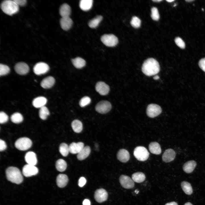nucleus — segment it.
Instances as JSON below:
<instances>
[{
  "label": "nucleus",
  "instance_id": "1",
  "mask_svg": "<svg viewBox=\"0 0 205 205\" xmlns=\"http://www.w3.org/2000/svg\"><path fill=\"white\" fill-rule=\"evenodd\" d=\"M142 71L147 76L155 75L160 71V66L158 62L154 58H149L145 60L142 67Z\"/></svg>",
  "mask_w": 205,
  "mask_h": 205
},
{
  "label": "nucleus",
  "instance_id": "2",
  "mask_svg": "<svg viewBox=\"0 0 205 205\" xmlns=\"http://www.w3.org/2000/svg\"><path fill=\"white\" fill-rule=\"evenodd\" d=\"M6 174L7 180L14 183L19 184L22 183L23 177L20 170L14 167H8L6 170Z\"/></svg>",
  "mask_w": 205,
  "mask_h": 205
},
{
  "label": "nucleus",
  "instance_id": "3",
  "mask_svg": "<svg viewBox=\"0 0 205 205\" xmlns=\"http://www.w3.org/2000/svg\"><path fill=\"white\" fill-rule=\"evenodd\" d=\"M1 8L3 12L7 15H12L17 13L19 11V6L13 0H5L1 4Z\"/></svg>",
  "mask_w": 205,
  "mask_h": 205
},
{
  "label": "nucleus",
  "instance_id": "4",
  "mask_svg": "<svg viewBox=\"0 0 205 205\" xmlns=\"http://www.w3.org/2000/svg\"><path fill=\"white\" fill-rule=\"evenodd\" d=\"M134 155L135 158L140 161L146 160L149 157V153L144 147L138 146L136 147L134 151Z\"/></svg>",
  "mask_w": 205,
  "mask_h": 205
},
{
  "label": "nucleus",
  "instance_id": "5",
  "mask_svg": "<svg viewBox=\"0 0 205 205\" xmlns=\"http://www.w3.org/2000/svg\"><path fill=\"white\" fill-rule=\"evenodd\" d=\"M32 144V141L27 137H22L18 139L15 144V147L21 151L28 149L31 147Z\"/></svg>",
  "mask_w": 205,
  "mask_h": 205
},
{
  "label": "nucleus",
  "instance_id": "6",
  "mask_svg": "<svg viewBox=\"0 0 205 205\" xmlns=\"http://www.w3.org/2000/svg\"><path fill=\"white\" fill-rule=\"evenodd\" d=\"M102 42L108 47L115 46L118 42V38L113 34H105L101 37Z\"/></svg>",
  "mask_w": 205,
  "mask_h": 205
},
{
  "label": "nucleus",
  "instance_id": "7",
  "mask_svg": "<svg viewBox=\"0 0 205 205\" xmlns=\"http://www.w3.org/2000/svg\"><path fill=\"white\" fill-rule=\"evenodd\" d=\"M162 109L159 105L154 104H149L147 106L146 114L147 116L151 118L155 117L160 114Z\"/></svg>",
  "mask_w": 205,
  "mask_h": 205
},
{
  "label": "nucleus",
  "instance_id": "8",
  "mask_svg": "<svg viewBox=\"0 0 205 205\" xmlns=\"http://www.w3.org/2000/svg\"><path fill=\"white\" fill-rule=\"evenodd\" d=\"M111 103L107 101H101L98 103L95 106V110L98 112L105 114L108 112L111 109Z\"/></svg>",
  "mask_w": 205,
  "mask_h": 205
},
{
  "label": "nucleus",
  "instance_id": "9",
  "mask_svg": "<svg viewBox=\"0 0 205 205\" xmlns=\"http://www.w3.org/2000/svg\"><path fill=\"white\" fill-rule=\"evenodd\" d=\"M49 69V67L47 64L43 62H39L35 65L33 70L36 74L40 75L46 73Z\"/></svg>",
  "mask_w": 205,
  "mask_h": 205
},
{
  "label": "nucleus",
  "instance_id": "10",
  "mask_svg": "<svg viewBox=\"0 0 205 205\" xmlns=\"http://www.w3.org/2000/svg\"><path fill=\"white\" fill-rule=\"evenodd\" d=\"M119 179L121 185L125 188H132L134 186V181L128 176L122 175L120 177Z\"/></svg>",
  "mask_w": 205,
  "mask_h": 205
},
{
  "label": "nucleus",
  "instance_id": "11",
  "mask_svg": "<svg viewBox=\"0 0 205 205\" xmlns=\"http://www.w3.org/2000/svg\"><path fill=\"white\" fill-rule=\"evenodd\" d=\"M38 172V168L34 165L27 164L24 165L22 169V172L24 176L28 177L36 175Z\"/></svg>",
  "mask_w": 205,
  "mask_h": 205
},
{
  "label": "nucleus",
  "instance_id": "12",
  "mask_svg": "<svg viewBox=\"0 0 205 205\" xmlns=\"http://www.w3.org/2000/svg\"><path fill=\"white\" fill-rule=\"evenodd\" d=\"M14 69L17 73L21 75L26 74L29 70L28 65L23 62H19L17 63L15 66Z\"/></svg>",
  "mask_w": 205,
  "mask_h": 205
},
{
  "label": "nucleus",
  "instance_id": "13",
  "mask_svg": "<svg viewBox=\"0 0 205 205\" xmlns=\"http://www.w3.org/2000/svg\"><path fill=\"white\" fill-rule=\"evenodd\" d=\"M108 196L107 192L105 190L100 188L95 191L94 198L97 202L101 203L106 201L107 198Z\"/></svg>",
  "mask_w": 205,
  "mask_h": 205
},
{
  "label": "nucleus",
  "instance_id": "14",
  "mask_svg": "<svg viewBox=\"0 0 205 205\" xmlns=\"http://www.w3.org/2000/svg\"><path fill=\"white\" fill-rule=\"evenodd\" d=\"M95 89L97 92L103 95L107 94L110 90L109 86L105 83L102 81L98 82L97 83Z\"/></svg>",
  "mask_w": 205,
  "mask_h": 205
},
{
  "label": "nucleus",
  "instance_id": "15",
  "mask_svg": "<svg viewBox=\"0 0 205 205\" xmlns=\"http://www.w3.org/2000/svg\"><path fill=\"white\" fill-rule=\"evenodd\" d=\"M176 153L175 151L171 149H168L165 151L162 156L163 161L166 163L171 162L174 159Z\"/></svg>",
  "mask_w": 205,
  "mask_h": 205
},
{
  "label": "nucleus",
  "instance_id": "16",
  "mask_svg": "<svg viewBox=\"0 0 205 205\" xmlns=\"http://www.w3.org/2000/svg\"><path fill=\"white\" fill-rule=\"evenodd\" d=\"M69 146V152L73 154H78L84 147L83 143L81 142H72Z\"/></svg>",
  "mask_w": 205,
  "mask_h": 205
},
{
  "label": "nucleus",
  "instance_id": "17",
  "mask_svg": "<svg viewBox=\"0 0 205 205\" xmlns=\"http://www.w3.org/2000/svg\"><path fill=\"white\" fill-rule=\"evenodd\" d=\"M25 160L27 164L34 166L37 163L36 155L35 153L32 151H29L26 153L25 156Z\"/></svg>",
  "mask_w": 205,
  "mask_h": 205
},
{
  "label": "nucleus",
  "instance_id": "18",
  "mask_svg": "<svg viewBox=\"0 0 205 205\" xmlns=\"http://www.w3.org/2000/svg\"><path fill=\"white\" fill-rule=\"evenodd\" d=\"M117 158L120 161L125 163L130 159V155L128 151L125 149H120L118 152Z\"/></svg>",
  "mask_w": 205,
  "mask_h": 205
},
{
  "label": "nucleus",
  "instance_id": "19",
  "mask_svg": "<svg viewBox=\"0 0 205 205\" xmlns=\"http://www.w3.org/2000/svg\"><path fill=\"white\" fill-rule=\"evenodd\" d=\"M60 23L62 28L64 30H67L71 27L73 21L69 17H62L60 19Z\"/></svg>",
  "mask_w": 205,
  "mask_h": 205
},
{
  "label": "nucleus",
  "instance_id": "20",
  "mask_svg": "<svg viewBox=\"0 0 205 205\" xmlns=\"http://www.w3.org/2000/svg\"><path fill=\"white\" fill-rule=\"evenodd\" d=\"M55 82L54 78L52 76H48L44 78L41 82V87L44 89L50 88L53 86Z\"/></svg>",
  "mask_w": 205,
  "mask_h": 205
},
{
  "label": "nucleus",
  "instance_id": "21",
  "mask_svg": "<svg viewBox=\"0 0 205 205\" xmlns=\"http://www.w3.org/2000/svg\"><path fill=\"white\" fill-rule=\"evenodd\" d=\"M68 181L67 176L64 174H59L57 177V184L60 188H63L68 183Z\"/></svg>",
  "mask_w": 205,
  "mask_h": 205
},
{
  "label": "nucleus",
  "instance_id": "22",
  "mask_svg": "<svg viewBox=\"0 0 205 205\" xmlns=\"http://www.w3.org/2000/svg\"><path fill=\"white\" fill-rule=\"evenodd\" d=\"M196 165V163L194 160H190L186 162L183 165V169L186 173H192Z\"/></svg>",
  "mask_w": 205,
  "mask_h": 205
},
{
  "label": "nucleus",
  "instance_id": "23",
  "mask_svg": "<svg viewBox=\"0 0 205 205\" xmlns=\"http://www.w3.org/2000/svg\"><path fill=\"white\" fill-rule=\"evenodd\" d=\"M59 13L62 17H69L71 13L70 6L67 3L63 4L60 8Z\"/></svg>",
  "mask_w": 205,
  "mask_h": 205
},
{
  "label": "nucleus",
  "instance_id": "24",
  "mask_svg": "<svg viewBox=\"0 0 205 205\" xmlns=\"http://www.w3.org/2000/svg\"><path fill=\"white\" fill-rule=\"evenodd\" d=\"M47 99L43 97H39L36 98L32 102L33 105L36 108H41L45 106L47 102Z\"/></svg>",
  "mask_w": 205,
  "mask_h": 205
},
{
  "label": "nucleus",
  "instance_id": "25",
  "mask_svg": "<svg viewBox=\"0 0 205 205\" xmlns=\"http://www.w3.org/2000/svg\"><path fill=\"white\" fill-rule=\"evenodd\" d=\"M91 152L90 147L88 146L84 147L77 154V158L79 160H82L87 158Z\"/></svg>",
  "mask_w": 205,
  "mask_h": 205
},
{
  "label": "nucleus",
  "instance_id": "26",
  "mask_svg": "<svg viewBox=\"0 0 205 205\" xmlns=\"http://www.w3.org/2000/svg\"><path fill=\"white\" fill-rule=\"evenodd\" d=\"M150 151L152 153L159 155L161 153V149L159 144L156 142H151L149 145Z\"/></svg>",
  "mask_w": 205,
  "mask_h": 205
},
{
  "label": "nucleus",
  "instance_id": "27",
  "mask_svg": "<svg viewBox=\"0 0 205 205\" xmlns=\"http://www.w3.org/2000/svg\"><path fill=\"white\" fill-rule=\"evenodd\" d=\"M93 2L92 0H81L80 1L79 7L83 11H88L92 7Z\"/></svg>",
  "mask_w": 205,
  "mask_h": 205
},
{
  "label": "nucleus",
  "instance_id": "28",
  "mask_svg": "<svg viewBox=\"0 0 205 205\" xmlns=\"http://www.w3.org/2000/svg\"><path fill=\"white\" fill-rule=\"evenodd\" d=\"M73 65L77 68H81L86 64V62L83 59L79 57L76 58L71 60Z\"/></svg>",
  "mask_w": 205,
  "mask_h": 205
},
{
  "label": "nucleus",
  "instance_id": "29",
  "mask_svg": "<svg viewBox=\"0 0 205 205\" xmlns=\"http://www.w3.org/2000/svg\"><path fill=\"white\" fill-rule=\"evenodd\" d=\"M132 177L133 181L137 183L143 182L145 178V174L141 172H137L134 173L132 175Z\"/></svg>",
  "mask_w": 205,
  "mask_h": 205
},
{
  "label": "nucleus",
  "instance_id": "30",
  "mask_svg": "<svg viewBox=\"0 0 205 205\" xmlns=\"http://www.w3.org/2000/svg\"><path fill=\"white\" fill-rule=\"evenodd\" d=\"M71 126L73 131L77 133L80 132L83 130V124L79 120H75L72 121Z\"/></svg>",
  "mask_w": 205,
  "mask_h": 205
},
{
  "label": "nucleus",
  "instance_id": "31",
  "mask_svg": "<svg viewBox=\"0 0 205 205\" xmlns=\"http://www.w3.org/2000/svg\"><path fill=\"white\" fill-rule=\"evenodd\" d=\"M67 167L66 162L62 159H59L56 161V167L59 171L62 172L64 171L66 169Z\"/></svg>",
  "mask_w": 205,
  "mask_h": 205
},
{
  "label": "nucleus",
  "instance_id": "32",
  "mask_svg": "<svg viewBox=\"0 0 205 205\" xmlns=\"http://www.w3.org/2000/svg\"><path fill=\"white\" fill-rule=\"evenodd\" d=\"M181 185L183 190L186 194L190 195L192 193V188L189 183L184 181L181 183Z\"/></svg>",
  "mask_w": 205,
  "mask_h": 205
},
{
  "label": "nucleus",
  "instance_id": "33",
  "mask_svg": "<svg viewBox=\"0 0 205 205\" xmlns=\"http://www.w3.org/2000/svg\"><path fill=\"white\" fill-rule=\"evenodd\" d=\"M102 19V16H97L89 22V26L92 28H96L98 26Z\"/></svg>",
  "mask_w": 205,
  "mask_h": 205
},
{
  "label": "nucleus",
  "instance_id": "34",
  "mask_svg": "<svg viewBox=\"0 0 205 205\" xmlns=\"http://www.w3.org/2000/svg\"><path fill=\"white\" fill-rule=\"evenodd\" d=\"M59 150L62 155L64 157L67 156L69 151V146L66 143H61L59 146Z\"/></svg>",
  "mask_w": 205,
  "mask_h": 205
},
{
  "label": "nucleus",
  "instance_id": "35",
  "mask_svg": "<svg viewBox=\"0 0 205 205\" xmlns=\"http://www.w3.org/2000/svg\"><path fill=\"white\" fill-rule=\"evenodd\" d=\"M11 119L13 122L19 124L22 121L23 117L21 114L19 112H15L11 116Z\"/></svg>",
  "mask_w": 205,
  "mask_h": 205
},
{
  "label": "nucleus",
  "instance_id": "36",
  "mask_svg": "<svg viewBox=\"0 0 205 205\" xmlns=\"http://www.w3.org/2000/svg\"><path fill=\"white\" fill-rule=\"evenodd\" d=\"M39 114L40 118L43 120H45L49 115L50 112L48 108L44 106L40 108Z\"/></svg>",
  "mask_w": 205,
  "mask_h": 205
},
{
  "label": "nucleus",
  "instance_id": "37",
  "mask_svg": "<svg viewBox=\"0 0 205 205\" xmlns=\"http://www.w3.org/2000/svg\"><path fill=\"white\" fill-rule=\"evenodd\" d=\"M10 71L9 67L7 65L2 64H0V75L3 76L8 74Z\"/></svg>",
  "mask_w": 205,
  "mask_h": 205
},
{
  "label": "nucleus",
  "instance_id": "38",
  "mask_svg": "<svg viewBox=\"0 0 205 205\" xmlns=\"http://www.w3.org/2000/svg\"><path fill=\"white\" fill-rule=\"evenodd\" d=\"M141 23V21L140 19L136 16L132 18L130 22L132 26L135 28L139 27L140 26Z\"/></svg>",
  "mask_w": 205,
  "mask_h": 205
},
{
  "label": "nucleus",
  "instance_id": "39",
  "mask_svg": "<svg viewBox=\"0 0 205 205\" xmlns=\"http://www.w3.org/2000/svg\"><path fill=\"white\" fill-rule=\"evenodd\" d=\"M151 17L152 19L155 20H158L159 18V15L157 8L154 7L151 9Z\"/></svg>",
  "mask_w": 205,
  "mask_h": 205
},
{
  "label": "nucleus",
  "instance_id": "40",
  "mask_svg": "<svg viewBox=\"0 0 205 205\" xmlns=\"http://www.w3.org/2000/svg\"><path fill=\"white\" fill-rule=\"evenodd\" d=\"M91 102V99L88 97H83L80 100L79 104L81 107H84L89 104Z\"/></svg>",
  "mask_w": 205,
  "mask_h": 205
},
{
  "label": "nucleus",
  "instance_id": "41",
  "mask_svg": "<svg viewBox=\"0 0 205 205\" xmlns=\"http://www.w3.org/2000/svg\"><path fill=\"white\" fill-rule=\"evenodd\" d=\"M175 41L177 45L182 49H184L185 48V44L183 40L179 37L176 38Z\"/></svg>",
  "mask_w": 205,
  "mask_h": 205
},
{
  "label": "nucleus",
  "instance_id": "42",
  "mask_svg": "<svg viewBox=\"0 0 205 205\" xmlns=\"http://www.w3.org/2000/svg\"><path fill=\"white\" fill-rule=\"evenodd\" d=\"M8 115L4 112L1 111L0 112V123L3 124L7 122L8 120Z\"/></svg>",
  "mask_w": 205,
  "mask_h": 205
},
{
  "label": "nucleus",
  "instance_id": "43",
  "mask_svg": "<svg viewBox=\"0 0 205 205\" xmlns=\"http://www.w3.org/2000/svg\"><path fill=\"white\" fill-rule=\"evenodd\" d=\"M198 65L200 69L205 72V58L201 59L199 61Z\"/></svg>",
  "mask_w": 205,
  "mask_h": 205
},
{
  "label": "nucleus",
  "instance_id": "44",
  "mask_svg": "<svg viewBox=\"0 0 205 205\" xmlns=\"http://www.w3.org/2000/svg\"><path fill=\"white\" fill-rule=\"evenodd\" d=\"M86 182V180L85 178L83 177H81L79 180L78 185L80 187H82L85 185Z\"/></svg>",
  "mask_w": 205,
  "mask_h": 205
},
{
  "label": "nucleus",
  "instance_id": "45",
  "mask_svg": "<svg viewBox=\"0 0 205 205\" xmlns=\"http://www.w3.org/2000/svg\"><path fill=\"white\" fill-rule=\"evenodd\" d=\"M7 145L5 142L3 140H0V151H1L5 150L7 148Z\"/></svg>",
  "mask_w": 205,
  "mask_h": 205
},
{
  "label": "nucleus",
  "instance_id": "46",
  "mask_svg": "<svg viewBox=\"0 0 205 205\" xmlns=\"http://www.w3.org/2000/svg\"><path fill=\"white\" fill-rule=\"evenodd\" d=\"M15 3L19 6H24L27 2L26 0H13Z\"/></svg>",
  "mask_w": 205,
  "mask_h": 205
},
{
  "label": "nucleus",
  "instance_id": "47",
  "mask_svg": "<svg viewBox=\"0 0 205 205\" xmlns=\"http://www.w3.org/2000/svg\"><path fill=\"white\" fill-rule=\"evenodd\" d=\"M83 205H91V202L88 199H85L83 201Z\"/></svg>",
  "mask_w": 205,
  "mask_h": 205
},
{
  "label": "nucleus",
  "instance_id": "48",
  "mask_svg": "<svg viewBox=\"0 0 205 205\" xmlns=\"http://www.w3.org/2000/svg\"><path fill=\"white\" fill-rule=\"evenodd\" d=\"M165 205H178V204L177 203L175 202H172L167 203L165 204Z\"/></svg>",
  "mask_w": 205,
  "mask_h": 205
},
{
  "label": "nucleus",
  "instance_id": "49",
  "mask_svg": "<svg viewBox=\"0 0 205 205\" xmlns=\"http://www.w3.org/2000/svg\"><path fill=\"white\" fill-rule=\"evenodd\" d=\"M159 78V76L158 75H156L153 77V79L155 80H157Z\"/></svg>",
  "mask_w": 205,
  "mask_h": 205
},
{
  "label": "nucleus",
  "instance_id": "50",
  "mask_svg": "<svg viewBox=\"0 0 205 205\" xmlns=\"http://www.w3.org/2000/svg\"><path fill=\"white\" fill-rule=\"evenodd\" d=\"M184 205H192V204L190 202H187L185 203Z\"/></svg>",
  "mask_w": 205,
  "mask_h": 205
},
{
  "label": "nucleus",
  "instance_id": "51",
  "mask_svg": "<svg viewBox=\"0 0 205 205\" xmlns=\"http://www.w3.org/2000/svg\"><path fill=\"white\" fill-rule=\"evenodd\" d=\"M162 0H152L154 2H159L160 1H162Z\"/></svg>",
  "mask_w": 205,
  "mask_h": 205
},
{
  "label": "nucleus",
  "instance_id": "52",
  "mask_svg": "<svg viewBox=\"0 0 205 205\" xmlns=\"http://www.w3.org/2000/svg\"><path fill=\"white\" fill-rule=\"evenodd\" d=\"M174 0H167L166 1L168 2H170L174 1Z\"/></svg>",
  "mask_w": 205,
  "mask_h": 205
},
{
  "label": "nucleus",
  "instance_id": "53",
  "mask_svg": "<svg viewBox=\"0 0 205 205\" xmlns=\"http://www.w3.org/2000/svg\"><path fill=\"white\" fill-rule=\"evenodd\" d=\"M194 1V0H185V1L187 2H191V1Z\"/></svg>",
  "mask_w": 205,
  "mask_h": 205
}]
</instances>
